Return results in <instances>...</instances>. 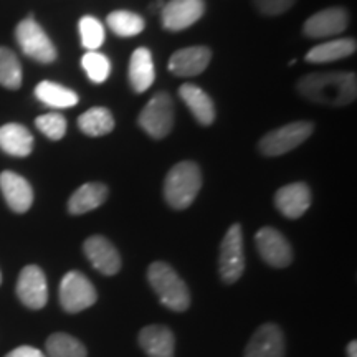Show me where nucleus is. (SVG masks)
I'll use <instances>...</instances> for the list:
<instances>
[{"label":"nucleus","instance_id":"1","mask_svg":"<svg viewBox=\"0 0 357 357\" xmlns=\"http://www.w3.org/2000/svg\"><path fill=\"white\" fill-rule=\"evenodd\" d=\"M301 96L316 105L347 106L356 100L357 78L349 71H326L310 73L298 83Z\"/></svg>","mask_w":357,"mask_h":357},{"label":"nucleus","instance_id":"2","mask_svg":"<svg viewBox=\"0 0 357 357\" xmlns=\"http://www.w3.org/2000/svg\"><path fill=\"white\" fill-rule=\"evenodd\" d=\"M147 280L159 296V301L169 310L182 312L190 306V293L185 281L166 261H154L147 268Z\"/></svg>","mask_w":357,"mask_h":357},{"label":"nucleus","instance_id":"3","mask_svg":"<svg viewBox=\"0 0 357 357\" xmlns=\"http://www.w3.org/2000/svg\"><path fill=\"white\" fill-rule=\"evenodd\" d=\"M202 187V172L195 162L185 160L174 166L164 181V197L176 211L190 207Z\"/></svg>","mask_w":357,"mask_h":357},{"label":"nucleus","instance_id":"4","mask_svg":"<svg viewBox=\"0 0 357 357\" xmlns=\"http://www.w3.org/2000/svg\"><path fill=\"white\" fill-rule=\"evenodd\" d=\"M314 131V124L310 121H296L284 124L275 131L268 132L266 136L261 137L258 149L266 158H278L296 149L301 146L307 137Z\"/></svg>","mask_w":357,"mask_h":357},{"label":"nucleus","instance_id":"5","mask_svg":"<svg viewBox=\"0 0 357 357\" xmlns=\"http://www.w3.org/2000/svg\"><path fill=\"white\" fill-rule=\"evenodd\" d=\"M60 305L68 314H77L91 307L98 300L96 288L82 271H68L60 283Z\"/></svg>","mask_w":357,"mask_h":357},{"label":"nucleus","instance_id":"6","mask_svg":"<svg viewBox=\"0 0 357 357\" xmlns=\"http://www.w3.org/2000/svg\"><path fill=\"white\" fill-rule=\"evenodd\" d=\"M15 38L17 43L20 45L22 52L26 56L40 61V63H52V61L56 60L55 45L32 17L22 20L17 25Z\"/></svg>","mask_w":357,"mask_h":357},{"label":"nucleus","instance_id":"7","mask_svg":"<svg viewBox=\"0 0 357 357\" xmlns=\"http://www.w3.org/2000/svg\"><path fill=\"white\" fill-rule=\"evenodd\" d=\"M218 271L222 280L227 284L235 283L245 271V255H243V234L242 225L234 223L220 245V258H218Z\"/></svg>","mask_w":357,"mask_h":357},{"label":"nucleus","instance_id":"8","mask_svg":"<svg viewBox=\"0 0 357 357\" xmlns=\"http://www.w3.org/2000/svg\"><path fill=\"white\" fill-rule=\"evenodd\" d=\"M139 126L154 139H162L174 126V105L167 93L160 91L141 111Z\"/></svg>","mask_w":357,"mask_h":357},{"label":"nucleus","instance_id":"9","mask_svg":"<svg viewBox=\"0 0 357 357\" xmlns=\"http://www.w3.org/2000/svg\"><path fill=\"white\" fill-rule=\"evenodd\" d=\"M255 243L265 263L275 268H287L293 261V248L281 231L273 227H263L257 231Z\"/></svg>","mask_w":357,"mask_h":357},{"label":"nucleus","instance_id":"10","mask_svg":"<svg viewBox=\"0 0 357 357\" xmlns=\"http://www.w3.org/2000/svg\"><path fill=\"white\" fill-rule=\"evenodd\" d=\"M17 296L30 310H42L48 301V284L43 270L37 265H29L20 271L17 280Z\"/></svg>","mask_w":357,"mask_h":357},{"label":"nucleus","instance_id":"11","mask_svg":"<svg viewBox=\"0 0 357 357\" xmlns=\"http://www.w3.org/2000/svg\"><path fill=\"white\" fill-rule=\"evenodd\" d=\"M205 13V0H171L162 7V26L171 32L189 29L202 19Z\"/></svg>","mask_w":357,"mask_h":357},{"label":"nucleus","instance_id":"12","mask_svg":"<svg viewBox=\"0 0 357 357\" xmlns=\"http://www.w3.org/2000/svg\"><path fill=\"white\" fill-rule=\"evenodd\" d=\"M83 252L95 270L106 276H114L121 270V255L106 236L93 235L83 243Z\"/></svg>","mask_w":357,"mask_h":357},{"label":"nucleus","instance_id":"13","mask_svg":"<svg viewBox=\"0 0 357 357\" xmlns=\"http://www.w3.org/2000/svg\"><path fill=\"white\" fill-rule=\"evenodd\" d=\"M349 24V15L342 7L324 8L305 22L303 33L307 38H329L342 33Z\"/></svg>","mask_w":357,"mask_h":357},{"label":"nucleus","instance_id":"14","mask_svg":"<svg viewBox=\"0 0 357 357\" xmlns=\"http://www.w3.org/2000/svg\"><path fill=\"white\" fill-rule=\"evenodd\" d=\"M284 336L278 324L260 326L250 337L243 357H284Z\"/></svg>","mask_w":357,"mask_h":357},{"label":"nucleus","instance_id":"15","mask_svg":"<svg viewBox=\"0 0 357 357\" xmlns=\"http://www.w3.org/2000/svg\"><path fill=\"white\" fill-rule=\"evenodd\" d=\"M0 190L8 207L15 213H25L33 204V189L25 177L12 171L0 174Z\"/></svg>","mask_w":357,"mask_h":357},{"label":"nucleus","instance_id":"16","mask_svg":"<svg viewBox=\"0 0 357 357\" xmlns=\"http://www.w3.org/2000/svg\"><path fill=\"white\" fill-rule=\"evenodd\" d=\"M137 341L147 357H174L176 354V336L167 326H144Z\"/></svg>","mask_w":357,"mask_h":357},{"label":"nucleus","instance_id":"17","mask_svg":"<svg viewBox=\"0 0 357 357\" xmlns=\"http://www.w3.org/2000/svg\"><path fill=\"white\" fill-rule=\"evenodd\" d=\"M275 205L284 217L291 218V220L303 217L311 207L310 187L303 182H294V184L281 187L275 195Z\"/></svg>","mask_w":357,"mask_h":357},{"label":"nucleus","instance_id":"18","mask_svg":"<svg viewBox=\"0 0 357 357\" xmlns=\"http://www.w3.org/2000/svg\"><path fill=\"white\" fill-rule=\"evenodd\" d=\"M212 52L207 47H187L174 53L169 60V70L176 77H197L211 63Z\"/></svg>","mask_w":357,"mask_h":357},{"label":"nucleus","instance_id":"19","mask_svg":"<svg viewBox=\"0 0 357 357\" xmlns=\"http://www.w3.org/2000/svg\"><path fill=\"white\" fill-rule=\"evenodd\" d=\"M178 95L190 109L192 116L197 119V123L202 126H211L215 119V106H213L212 98L202 88H199L197 84L185 83L178 89Z\"/></svg>","mask_w":357,"mask_h":357},{"label":"nucleus","instance_id":"20","mask_svg":"<svg viewBox=\"0 0 357 357\" xmlns=\"http://www.w3.org/2000/svg\"><path fill=\"white\" fill-rule=\"evenodd\" d=\"M0 149L13 158H26L33 151L32 132L22 124H3L0 126Z\"/></svg>","mask_w":357,"mask_h":357},{"label":"nucleus","instance_id":"21","mask_svg":"<svg viewBox=\"0 0 357 357\" xmlns=\"http://www.w3.org/2000/svg\"><path fill=\"white\" fill-rule=\"evenodd\" d=\"M108 194V187L101 182H88L73 192L68 200V212L71 215H83V213L95 211L106 202Z\"/></svg>","mask_w":357,"mask_h":357},{"label":"nucleus","instance_id":"22","mask_svg":"<svg viewBox=\"0 0 357 357\" xmlns=\"http://www.w3.org/2000/svg\"><path fill=\"white\" fill-rule=\"evenodd\" d=\"M155 79L154 60L151 52L146 47L137 48L132 53L129 63V83L136 93H144L153 86Z\"/></svg>","mask_w":357,"mask_h":357},{"label":"nucleus","instance_id":"23","mask_svg":"<svg viewBox=\"0 0 357 357\" xmlns=\"http://www.w3.org/2000/svg\"><path fill=\"white\" fill-rule=\"evenodd\" d=\"M356 48L354 38L331 40V42H324L311 48L306 53V61L307 63H331V61L351 56L352 53H356Z\"/></svg>","mask_w":357,"mask_h":357},{"label":"nucleus","instance_id":"24","mask_svg":"<svg viewBox=\"0 0 357 357\" xmlns=\"http://www.w3.org/2000/svg\"><path fill=\"white\" fill-rule=\"evenodd\" d=\"M35 96L50 108L63 109L78 105V95L71 89L53 82H42L35 88Z\"/></svg>","mask_w":357,"mask_h":357},{"label":"nucleus","instance_id":"25","mask_svg":"<svg viewBox=\"0 0 357 357\" xmlns=\"http://www.w3.org/2000/svg\"><path fill=\"white\" fill-rule=\"evenodd\" d=\"M47 357H88L86 347L79 339L66 333H55L45 342Z\"/></svg>","mask_w":357,"mask_h":357},{"label":"nucleus","instance_id":"26","mask_svg":"<svg viewBox=\"0 0 357 357\" xmlns=\"http://www.w3.org/2000/svg\"><path fill=\"white\" fill-rule=\"evenodd\" d=\"M78 126L88 136H105V134H109L114 129V118L109 109L91 108L79 116Z\"/></svg>","mask_w":357,"mask_h":357},{"label":"nucleus","instance_id":"27","mask_svg":"<svg viewBox=\"0 0 357 357\" xmlns=\"http://www.w3.org/2000/svg\"><path fill=\"white\" fill-rule=\"evenodd\" d=\"M106 22L118 37H136L146 26V22L141 15L129 10L111 12Z\"/></svg>","mask_w":357,"mask_h":357},{"label":"nucleus","instance_id":"28","mask_svg":"<svg viewBox=\"0 0 357 357\" xmlns=\"http://www.w3.org/2000/svg\"><path fill=\"white\" fill-rule=\"evenodd\" d=\"M22 65L10 48L0 47V84L7 89L22 86Z\"/></svg>","mask_w":357,"mask_h":357},{"label":"nucleus","instance_id":"29","mask_svg":"<svg viewBox=\"0 0 357 357\" xmlns=\"http://www.w3.org/2000/svg\"><path fill=\"white\" fill-rule=\"evenodd\" d=\"M79 37L82 45L88 52H96L105 42V26L96 17L86 15L79 20Z\"/></svg>","mask_w":357,"mask_h":357},{"label":"nucleus","instance_id":"30","mask_svg":"<svg viewBox=\"0 0 357 357\" xmlns=\"http://www.w3.org/2000/svg\"><path fill=\"white\" fill-rule=\"evenodd\" d=\"M82 65L86 71L88 78L95 83L106 82L109 77L111 63L108 56L100 52H86L82 58Z\"/></svg>","mask_w":357,"mask_h":357},{"label":"nucleus","instance_id":"31","mask_svg":"<svg viewBox=\"0 0 357 357\" xmlns=\"http://www.w3.org/2000/svg\"><path fill=\"white\" fill-rule=\"evenodd\" d=\"M35 126L40 132H43L48 139L60 141L66 134V119L65 116L58 113L42 114L35 119Z\"/></svg>","mask_w":357,"mask_h":357},{"label":"nucleus","instance_id":"32","mask_svg":"<svg viewBox=\"0 0 357 357\" xmlns=\"http://www.w3.org/2000/svg\"><path fill=\"white\" fill-rule=\"evenodd\" d=\"M296 0H253L257 10L265 15H280L288 12L294 6Z\"/></svg>","mask_w":357,"mask_h":357},{"label":"nucleus","instance_id":"33","mask_svg":"<svg viewBox=\"0 0 357 357\" xmlns=\"http://www.w3.org/2000/svg\"><path fill=\"white\" fill-rule=\"evenodd\" d=\"M3 357H47V356H45L40 349H37V347L20 346V347H17V349L10 351L7 356H3Z\"/></svg>","mask_w":357,"mask_h":357},{"label":"nucleus","instance_id":"34","mask_svg":"<svg viewBox=\"0 0 357 357\" xmlns=\"http://www.w3.org/2000/svg\"><path fill=\"white\" fill-rule=\"evenodd\" d=\"M347 357H357V341H351L346 347Z\"/></svg>","mask_w":357,"mask_h":357},{"label":"nucleus","instance_id":"35","mask_svg":"<svg viewBox=\"0 0 357 357\" xmlns=\"http://www.w3.org/2000/svg\"><path fill=\"white\" fill-rule=\"evenodd\" d=\"M0 283H2V273H0Z\"/></svg>","mask_w":357,"mask_h":357}]
</instances>
